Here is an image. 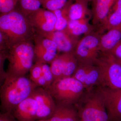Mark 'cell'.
Returning <instances> with one entry per match:
<instances>
[{"mask_svg": "<svg viewBox=\"0 0 121 121\" xmlns=\"http://www.w3.org/2000/svg\"><path fill=\"white\" fill-rule=\"evenodd\" d=\"M0 16V32L5 39L8 50L16 44L33 40L35 29L27 16L18 8Z\"/></svg>", "mask_w": 121, "mask_h": 121, "instance_id": "6da1fadb", "label": "cell"}, {"mask_svg": "<svg viewBox=\"0 0 121 121\" xmlns=\"http://www.w3.org/2000/svg\"><path fill=\"white\" fill-rule=\"evenodd\" d=\"M0 88L1 106L5 112H12L15 107L30 96L38 86L25 76L7 73Z\"/></svg>", "mask_w": 121, "mask_h": 121, "instance_id": "7a4b0ae2", "label": "cell"}, {"mask_svg": "<svg viewBox=\"0 0 121 121\" xmlns=\"http://www.w3.org/2000/svg\"><path fill=\"white\" fill-rule=\"evenodd\" d=\"M33 40L23 41L12 46L8 50L9 61L7 73L25 76L33 65L35 60Z\"/></svg>", "mask_w": 121, "mask_h": 121, "instance_id": "3957f363", "label": "cell"}, {"mask_svg": "<svg viewBox=\"0 0 121 121\" xmlns=\"http://www.w3.org/2000/svg\"><path fill=\"white\" fill-rule=\"evenodd\" d=\"M83 84L72 76L56 79L47 89L57 104L72 105L82 97Z\"/></svg>", "mask_w": 121, "mask_h": 121, "instance_id": "277c9868", "label": "cell"}, {"mask_svg": "<svg viewBox=\"0 0 121 121\" xmlns=\"http://www.w3.org/2000/svg\"><path fill=\"white\" fill-rule=\"evenodd\" d=\"M95 64L99 69V85L121 89V64L108 52L101 53Z\"/></svg>", "mask_w": 121, "mask_h": 121, "instance_id": "5b68a950", "label": "cell"}, {"mask_svg": "<svg viewBox=\"0 0 121 121\" xmlns=\"http://www.w3.org/2000/svg\"><path fill=\"white\" fill-rule=\"evenodd\" d=\"M79 107V116L82 121H109L105 106L96 90L87 91Z\"/></svg>", "mask_w": 121, "mask_h": 121, "instance_id": "8992f818", "label": "cell"}, {"mask_svg": "<svg viewBox=\"0 0 121 121\" xmlns=\"http://www.w3.org/2000/svg\"><path fill=\"white\" fill-rule=\"evenodd\" d=\"M102 34L98 30L84 35L74 50L78 62L95 63L99 56V40Z\"/></svg>", "mask_w": 121, "mask_h": 121, "instance_id": "52a82bcc", "label": "cell"}, {"mask_svg": "<svg viewBox=\"0 0 121 121\" xmlns=\"http://www.w3.org/2000/svg\"><path fill=\"white\" fill-rule=\"evenodd\" d=\"M78 63L73 51L57 54L50 63L54 80L72 76L78 67Z\"/></svg>", "mask_w": 121, "mask_h": 121, "instance_id": "ba28073f", "label": "cell"}, {"mask_svg": "<svg viewBox=\"0 0 121 121\" xmlns=\"http://www.w3.org/2000/svg\"><path fill=\"white\" fill-rule=\"evenodd\" d=\"M97 90L104 102L110 121H121V89L99 86Z\"/></svg>", "mask_w": 121, "mask_h": 121, "instance_id": "9c48e42d", "label": "cell"}, {"mask_svg": "<svg viewBox=\"0 0 121 121\" xmlns=\"http://www.w3.org/2000/svg\"><path fill=\"white\" fill-rule=\"evenodd\" d=\"M33 41L35 62L50 64L58 54L56 43L36 33L33 37Z\"/></svg>", "mask_w": 121, "mask_h": 121, "instance_id": "30bf717a", "label": "cell"}, {"mask_svg": "<svg viewBox=\"0 0 121 121\" xmlns=\"http://www.w3.org/2000/svg\"><path fill=\"white\" fill-rule=\"evenodd\" d=\"M27 17L37 34L42 35L55 31L56 17L52 11L40 8Z\"/></svg>", "mask_w": 121, "mask_h": 121, "instance_id": "8fae6325", "label": "cell"}, {"mask_svg": "<svg viewBox=\"0 0 121 121\" xmlns=\"http://www.w3.org/2000/svg\"><path fill=\"white\" fill-rule=\"evenodd\" d=\"M31 95L37 103L36 120L50 119L56 106L54 99L50 92L43 87H37Z\"/></svg>", "mask_w": 121, "mask_h": 121, "instance_id": "7c38bea8", "label": "cell"}, {"mask_svg": "<svg viewBox=\"0 0 121 121\" xmlns=\"http://www.w3.org/2000/svg\"><path fill=\"white\" fill-rule=\"evenodd\" d=\"M72 76L81 82L87 91L91 90L95 85H99V69L95 63H78Z\"/></svg>", "mask_w": 121, "mask_h": 121, "instance_id": "4fadbf2b", "label": "cell"}, {"mask_svg": "<svg viewBox=\"0 0 121 121\" xmlns=\"http://www.w3.org/2000/svg\"><path fill=\"white\" fill-rule=\"evenodd\" d=\"M88 0H69L62 9V12L68 21L92 18Z\"/></svg>", "mask_w": 121, "mask_h": 121, "instance_id": "5bb4252c", "label": "cell"}, {"mask_svg": "<svg viewBox=\"0 0 121 121\" xmlns=\"http://www.w3.org/2000/svg\"><path fill=\"white\" fill-rule=\"evenodd\" d=\"M40 35L51 40L56 43L58 53L74 51L79 40V37L71 35L65 29L62 31H55Z\"/></svg>", "mask_w": 121, "mask_h": 121, "instance_id": "9a60e30c", "label": "cell"}, {"mask_svg": "<svg viewBox=\"0 0 121 121\" xmlns=\"http://www.w3.org/2000/svg\"><path fill=\"white\" fill-rule=\"evenodd\" d=\"M38 106L35 99L31 95L18 104L12 111L18 121L36 120Z\"/></svg>", "mask_w": 121, "mask_h": 121, "instance_id": "2e32d148", "label": "cell"}, {"mask_svg": "<svg viewBox=\"0 0 121 121\" xmlns=\"http://www.w3.org/2000/svg\"><path fill=\"white\" fill-rule=\"evenodd\" d=\"M116 0H92V24L99 26L108 17Z\"/></svg>", "mask_w": 121, "mask_h": 121, "instance_id": "e0dca14e", "label": "cell"}, {"mask_svg": "<svg viewBox=\"0 0 121 121\" xmlns=\"http://www.w3.org/2000/svg\"><path fill=\"white\" fill-rule=\"evenodd\" d=\"M113 28H121V0H116L105 20L99 27L102 34L105 30Z\"/></svg>", "mask_w": 121, "mask_h": 121, "instance_id": "ac0fdd59", "label": "cell"}, {"mask_svg": "<svg viewBox=\"0 0 121 121\" xmlns=\"http://www.w3.org/2000/svg\"><path fill=\"white\" fill-rule=\"evenodd\" d=\"M121 40V28H113L107 30L101 35L99 40V49L101 53L109 52Z\"/></svg>", "mask_w": 121, "mask_h": 121, "instance_id": "d6986e66", "label": "cell"}, {"mask_svg": "<svg viewBox=\"0 0 121 121\" xmlns=\"http://www.w3.org/2000/svg\"><path fill=\"white\" fill-rule=\"evenodd\" d=\"M89 19H84L76 20H71L65 30L70 34L79 37L82 35H86L97 30L98 27L89 24Z\"/></svg>", "mask_w": 121, "mask_h": 121, "instance_id": "ffe728a7", "label": "cell"}, {"mask_svg": "<svg viewBox=\"0 0 121 121\" xmlns=\"http://www.w3.org/2000/svg\"><path fill=\"white\" fill-rule=\"evenodd\" d=\"M50 121H78V113L72 105L56 104Z\"/></svg>", "mask_w": 121, "mask_h": 121, "instance_id": "44dd1931", "label": "cell"}, {"mask_svg": "<svg viewBox=\"0 0 121 121\" xmlns=\"http://www.w3.org/2000/svg\"><path fill=\"white\" fill-rule=\"evenodd\" d=\"M43 0H19L17 8L26 16H28L40 8Z\"/></svg>", "mask_w": 121, "mask_h": 121, "instance_id": "7402d4cb", "label": "cell"}, {"mask_svg": "<svg viewBox=\"0 0 121 121\" xmlns=\"http://www.w3.org/2000/svg\"><path fill=\"white\" fill-rule=\"evenodd\" d=\"M69 0H43L42 6L51 11L62 9Z\"/></svg>", "mask_w": 121, "mask_h": 121, "instance_id": "603a6c76", "label": "cell"}, {"mask_svg": "<svg viewBox=\"0 0 121 121\" xmlns=\"http://www.w3.org/2000/svg\"><path fill=\"white\" fill-rule=\"evenodd\" d=\"M56 17V22L55 31H62L67 27L68 21L62 12V9L52 11Z\"/></svg>", "mask_w": 121, "mask_h": 121, "instance_id": "cb8c5ba5", "label": "cell"}, {"mask_svg": "<svg viewBox=\"0 0 121 121\" xmlns=\"http://www.w3.org/2000/svg\"><path fill=\"white\" fill-rule=\"evenodd\" d=\"M19 0H0V13L4 14L12 11L17 7Z\"/></svg>", "mask_w": 121, "mask_h": 121, "instance_id": "d4e9b609", "label": "cell"}, {"mask_svg": "<svg viewBox=\"0 0 121 121\" xmlns=\"http://www.w3.org/2000/svg\"><path fill=\"white\" fill-rule=\"evenodd\" d=\"M30 79L35 82L42 75V63L35 62L30 70Z\"/></svg>", "mask_w": 121, "mask_h": 121, "instance_id": "484cf974", "label": "cell"}, {"mask_svg": "<svg viewBox=\"0 0 121 121\" xmlns=\"http://www.w3.org/2000/svg\"><path fill=\"white\" fill-rule=\"evenodd\" d=\"M42 75L46 80L48 88L54 81V76L50 66L47 64L42 63Z\"/></svg>", "mask_w": 121, "mask_h": 121, "instance_id": "4316f807", "label": "cell"}, {"mask_svg": "<svg viewBox=\"0 0 121 121\" xmlns=\"http://www.w3.org/2000/svg\"><path fill=\"white\" fill-rule=\"evenodd\" d=\"M109 53L111 55L117 60H121V40L118 43L115 47L113 48L109 52H107Z\"/></svg>", "mask_w": 121, "mask_h": 121, "instance_id": "83f0119b", "label": "cell"}, {"mask_svg": "<svg viewBox=\"0 0 121 121\" xmlns=\"http://www.w3.org/2000/svg\"><path fill=\"white\" fill-rule=\"evenodd\" d=\"M0 121H18L15 117L12 112L6 111L1 113L0 114Z\"/></svg>", "mask_w": 121, "mask_h": 121, "instance_id": "f1b7e54d", "label": "cell"}, {"mask_svg": "<svg viewBox=\"0 0 121 121\" xmlns=\"http://www.w3.org/2000/svg\"><path fill=\"white\" fill-rule=\"evenodd\" d=\"M33 121H50L49 119H40V120H36Z\"/></svg>", "mask_w": 121, "mask_h": 121, "instance_id": "f546056e", "label": "cell"}, {"mask_svg": "<svg viewBox=\"0 0 121 121\" xmlns=\"http://www.w3.org/2000/svg\"><path fill=\"white\" fill-rule=\"evenodd\" d=\"M116 60H117V59H116ZM117 60V61H118V62H119V63H120L121 64V60Z\"/></svg>", "mask_w": 121, "mask_h": 121, "instance_id": "4dcf8cb0", "label": "cell"}, {"mask_svg": "<svg viewBox=\"0 0 121 121\" xmlns=\"http://www.w3.org/2000/svg\"><path fill=\"white\" fill-rule=\"evenodd\" d=\"M88 1H89V2H91V1H92V0H88Z\"/></svg>", "mask_w": 121, "mask_h": 121, "instance_id": "1f68e13d", "label": "cell"}, {"mask_svg": "<svg viewBox=\"0 0 121 121\" xmlns=\"http://www.w3.org/2000/svg\"><path fill=\"white\" fill-rule=\"evenodd\" d=\"M81 121V120H80V121Z\"/></svg>", "mask_w": 121, "mask_h": 121, "instance_id": "d6a6232c", "label": "cell"}]
</instances>
